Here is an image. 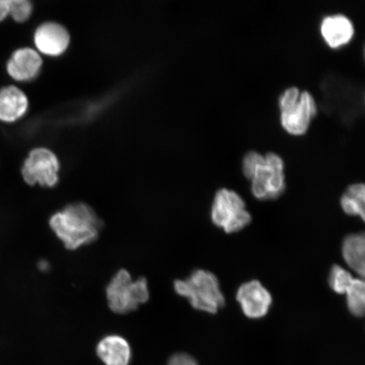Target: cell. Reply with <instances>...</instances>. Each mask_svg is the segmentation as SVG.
Masks as SVG:
<instances>
[{
  "instance_id": "17",
  "label": "cell",
  "mask_w": 365,
  "mask_h": 365,
  "mask_svg": "<svg viewBox=\"0 0 365 365\" xmlns=\"http://www.w3.org/2000/svg\"><path fill=\"white\" fill-rule=\"evenodd\" d=\"M354 278L352 274L339 264H333L328 277V284L335 293L345 294Z\"/></svg>"
},
{
  "instance_id": "6",
  "label": "cell",
  "mask_w": 365,
  "mask_h": 365,
  "mask_svg": "<svg viewBox=\"0 0 365 365\" xmlns=\"http://www.w3.org/2000/svg\"><path fill=\"white\" fill-rule=\"evenodd\" d=\"M212 221L227 234L244 230L251 222L245 200L235 190H219L212 205Z\"/></svg>"
},
{
  "instance_id": "21",
  "label": "cell",
  "mask_w": 365,
  "mask_h": 365,
  "mask_svg": "<svg viewBox=\"0 0 365 365\" xmlns=\"http://www.w3.org/2000/svg\"><path fill=\"white\" fill-rule=\"evenodd\" d=\"M40 271L47 272L49 270V264L47 261H41L38 263Z\"/></svg>"
},
{
  "instance_id": "12",
  "label": "cell",
  "mask_w": 365,
  "mask_h": 365,
  "mask_svg": "<svg viewBox=\"0 0 365 365\" xmlns=\"http://www.w3.org/2000/svg\"><path fill=\"white\" fill-rule=\"evenodd\" d=\"M29 99L24 91L9 85L0 88V122L13 124L29 110Z\"/></svg>"
},
{
  "instance_id": "2",
  "label": "cell",
  "mask_w": 365,
  "mask_h": 365,
  "mask_svg": "<svg viewBox=\"0 0 365 365\" xmlns=\"http://www.w3.org/2000/svg\"><path fill=\"white\" fill-rule=\"evenodd\" d=\"M280 123L287 134L300 136L307 134L318 106L314 96L297 86L286 88L278 98Z\"/></svg>"
},
{
  "instance_id": "1",
  "label": "cell",
  "mask_w": 365,
  "mask_h": 365,
  "mask_svg": "<svg viewBox=\"0 0 365 365\" xmlns=\"http://www.w3.org/2000/svg\"><path fill=\"white\" fill-rule=\"evenodd\" d=\"M49 226L66 249L75 250L97 240L103 222L88 205L74 203L54 213Z\"/></svg>"
},
{
  "instance_id": "16",
  "label": "cell",
  "mask_w": 365,
  "mask_h": 365,
  "mask_svg": "<svg viewBox=\"0 0 365 365\" xmlns=\"http://www.w3.org/2000/svg\"><path fill=\"white\" fill-rule=\"evenodd\" d=\"M345 294L349 312L355 317H365V280L354 278Z\"/></svg>"
},
{
  "instance_id": "10",
  "label": "cell",
  "mask_w": 365,
  "mask_h": 365,
  "mask_svg": "<svg viewBox=\"0 0 365 365\" xmlns=\"http://www.w3.org/2000/svg\"><path fill=\"white\" fill-rule=\"evenodd\" d=\"M236 299L246 317L261 319L267 316L272 304V297L258 280L242 284L237 291Z\"/></svg>"
},
{
  "instance_id": "5",
  "label": "cell",
  "mask_w": 365,
  "mask_h": 365,
  "mask_svg": "<svg viewBox=\"0 0 365 365\" xmlns=\"http://www.w3.org/2000/svg\"><path fill=\"white\" fill-rule=\"evenodd\" d=\"M106 295L108 307L114 313L124 314L134 312L149 299L148 281L144 277L133 281L130 272L122 269L107 286Z\"/></svg>"
},
{
  "instance_id": "23",
  "label": "cell",
  "mask_w": 365,
  "mask_h": 365,
  "mask_svg": "<svg viewBox=\"0 0 365 365\" xmlns=\"http://www.w3.org/2000/svg\"><path fill=\"white\" fill-rule=\"evenodd\" d=\"M364 104H365V93H364Z\"/></svg>"
},
{
  "instance_id": "9",
  "label": "cell",
  "mask_w": 365,
  "mask_h": 365,
  "mask_svg": "<svg viewBox=\"0 0 365 365\" xmlns=\"http://www.w3.org/2000/svg\"><path fill=\"white\" fill-rule=\"evenodd\" d=\"M43 58L36 49L22 47L15 50L6 62V72L14 81L26 83L40 75Z\"/></svg>"
},
{
  "instance_id": "7",
  "label": "cell",
  "mask_w": 365,
  "mask_h": 365,
  "mask_svg": "<svg viewBox=\"0 0 365 365\" xmlns=\"http://www.w3.org/2000/svg\"><path fill=\"white\" fill-rule=\"evenodd\" d=\"M61 164L56 154L46 148L31 150L23 162L21 175L27 185L52 187L58 184Z\"/></svg>"
},
{
  "instance_id": "20",
  "label": "cell",
  "mask_w": 365,
  "mask_h": 365,
  "mask_svg": "<svg viewBox=\"0 0 365 365\" xmlns=\"http://www.w3.org/2000/svg\"><path fill=\"white\" fill-rule=\"evenodd\" d=\"M11 0H0V22L6 21L10 16Z\"/></svg>"
},
{
  "instance_id": "11",
  "label": "cell",
  "mask_w": 365,
  "mask_h": 365,
  "mask_svg": "<svg viewBox=\"0 0 365 365\" xmlns=\"http://www.w3.org/2000/svg\"><path fill=\"white\" fill-rule=\"evenodd\" d=\"M319 33L328 47L339 49L351 43L355 34V29L349 16L336 13L323 18L319 24Z\"/></svg>"
},
{
  "instance_id": "15",
  "label": "cell",
  "mask_w": 365,
  "mask_h": 365,
  "mask_svg": "<svg viewBox=\"0 0 365 365\" xmlns=\"http://www.w3.org/2000/svg\"><path fill=\"white\" fill-rule=\"evenodd\" d=\"M342 210L350 216H359L365 222V182L350 185L341 195Z\"/></svg>"
},
{
  "instance_id": "19",
  "label": "cell",
  "mask_w": 365,
  "mask_h": 365,
  "mask_svg": "<svg viewBox=\"0 0 365 365\" xmlns=\"http://www.w3.org/2000/svg\"><path fill=\"white\" fill-rule=\"evenodd\" d=\"M168 365H198L189 354H176L168 360Z\"/></svg>"
},
{
  "instance_id": "14",
  "label": "cell",
  "mask_w": 365,
  "mask_h": 365,
  "mask_svg": "<svg viewBox=\"0 0 365 365\" xmlns=\"http://www.w3.org/2000/svg\"><path fill=\"white\" fill-rule=\"evenodd\" d=\"M341 252L346 264L365 280V232L346 235Z\"/></svg>"
},
{
  "instance_id": "13",
  "label": "cell",
  "mask_w": 365,
  "mask_h": 365,
  "mask_svg": "<svg viewBox=\"0 0 365 365\" xmlns=\"http://www.w3.org/2000/svg\"><path fill=\"white\" fill-rule=\"evenodd\" d=\"M97 354L106 365H128L131 357L129 342L117 335L108 336L100 341Z\"/></svg>"
},
{
  "instance_id": "3",
  "label": "cell",
  "mask_w": 365,
  "mask_h": 365,
  "mask_svg": "<svg viewBox=\"0 0 365 365\" xmlns=\"http://www.w3.org/2000/svg\"><path fill=\"white\" fill-rule=\"evenodd\" d=\"M173 286L178 294L188 299L191 307L200 312L216 314L225 307L220 284L211 272L195 270L186 279L176 280Z\"/></svg>"
},
{
  "instance_id": "18",
  "label": "cell",
  "mask_w": 365,
  "mask_h": 365,
  "mask_svg": "<svg viewBox=\"0 0 365 365\" xmlns=\"http://www.w3.org/2000/svg\"><path fill=\"white\" fill-rule=\"evenodd\" d=\"M34 11L30 0H11L10 16L17 23L29 21Z\"/></svg>"
},
{
  "instance_id": "22",
  "label": "cell",
  "mask_w": 365,
  "mask_h": 365,
  "mask_svg": "<svg viewBox=\"0 0 365 365\" xmlns=\"http://www.w3.org/2000/svg\"><path fill=\"white\" fill-rule=\"evenodd\" d=\"M364 61H365V44H364Z\"/></svg>"
},
{
  "instance_id": "4",
  "label": "cell",
  "mask_w": 365,
  "mask_h": 365,
  "mask_svg": "<svg viewBox=\"0 0 365 365\" xmlns=\"http://www.w3.org/2000/svg\"><path fill=\"white\" fill-rule=\"evenodd\" d=\"M251 192L259 200H276L286 190L285 163L276 153L263 154L247 176Z\"/></svg>"
},
{
  "instance_id": "8",
  "label": "cell",
  "mask_w": 365,
  "mask_h": 365,
  "mask_svg": "<svg viewBox=\"0 0 365 365\" xmlns=\"http://www.w3.org/2000/svg\"><path fill=\"white\" fill-rule=\"evenodd\" d=\"M70 42L71 36L66 27L56 21L43 22L34 31L36 50L44 56H61L66 51Z\"/></svg>"
}]
</instances>
